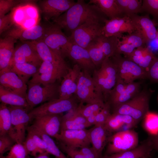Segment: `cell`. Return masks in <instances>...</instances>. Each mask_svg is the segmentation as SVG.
Segmentation results:
<instances>
[{
    "label": "cell",
    "mask_w": 158,
    "mask_h": 158,
    "mask_svg": "<svg viewBox=\"0 0 158 158\" xmlns=\"http://www.w3.org/2000/svg\"><path fill=\"white\" fill-rule=\"evenodd\" d=\"M26 1L16 0H0V17L7 14L11 10Z\"/></svg>",
    "instance_id": "7bdbcfd3"
},
{
    "label": "cell",
    "mask_w": 158,
    "mask_h": 158,
    "mask_svg": "<svg viewBox=\"0 0 158 158\" xmlns=\"http://www.w3.org/2000/svg\"><path fill=\"white\" fill-rule=\"evenodd\" d=\"M82 70L80 67L75 64L70 68L67 74L62 78L59 89V97L61 99H68L75 93L78 79Z\"/></svg>",
    "instance_id": "44dd1931"
},
{
    "label": "cell",
    "mask_w": 158,
    "mask_h": 158,
    "mask_svg": "<svg viewBox=\"0 0 158 158\" xmlns=\"http://www.w3.org/2000/svg\"><path fill=\"white\" fill-rule=\"evenodd\" d=\"M105 19L97 18L89 20L71 33L69 37L71 42L86 49L93 41L102 35V29Z\"/></svg>",
    "instance_id": "3957f363"
},
{
    "label": "cell",
    "mask_w": 158,
    "mask_h": 158,
    "mask_svg": "<svg viewBox=\"0 0 158 158\" xmlns=\"http://www.w3.org/2000/svg\"><path fill=\"white\" fill-rule=\"evenodd\" d=\"M140 83L132 82L127 84L126 87L120 95L113 102L109 103L113 109L126 102L139 92Z\"/></svg>",
    "instance_id": "d590c367"
},
{
    "label": "cell",
    "mask_w": 158,
    "mask_h": 158,
    "mask_svg": "<svg viewBox=\"0 0 158 158\" xmlns=\"http://www.w3.org/2000/svg\"><path fill=\"white\" fill-rule=\"evenodd\" d=\"M32 2L26 1L12 10V20L15 27L25 29L38 24V11Z\"/></svg>",
    "instance_id": "52a82bcc"
},
{
    "label": "cell",
    "mask_w": 158,
    "mask_h": 158,
    "mask_svg": "<svg viewBox=\"0 0 158 158\" xmlns=\"http://www.w3.org/2000/svg\"><path fill=\"white\" fill-rule=\"evenodd\" d=\"M111 58L116 66L118 76L126 84L147 77L145 69L127 58L122 57L120 54H116Z\"/></svg>",
    "instance_id": "ba28073f"
},
{
    "label": "cell",
    "mask_w": 158,
    "mask_h": 158,
    "mask_svg": "<svg viewBox=\"0 0 158 158\" xmlns=\"http://www.w3.org/2000/svg\"><path fill=\"white\" fill-rule=\"evenodd\" d=\"M47 153L45 152L43 154H40L38 156L34 158H51L47 155ZM26 158H30L26 157Z\"/></svg>",
    "instance_id": "db71d44e"
},
{
    "label": "cell",
    "mask_w": 158,
    "mask_h": 158,
    "mask_svg": "<svg viewBox=\"0 0 158 158\" xmlns=\"http://www.w3.org/2000/svg\"><path fill=\"white\" fill-rule=\"evenodd\" d=\"M27 130L31 135L37 147L42 150L46 152L47 149L46 144L39 135L30 126L28 127Z\"/></svg>",
    "instance_id": "7dc6e473"
},
{
    "label": "cell",
    "mask_w": 158,
    "mask_h": 158,
    "mask_svg": "<svg viewBox=\"0 0 158 158\" xmlns=\"http://www.w3.org/2000/svg\"><path fill=\"white\" fill-rule=\"evenodd\" d=\"M145 43L142 36L136 30L131 34L122 35L118 40L115 55L123 54L126 56L135 49L143 47Z\"/></svg>",
    "instance_id": "603a6c76"
},
{
    "label": "cell",
    "mask_w": 158,
    "mask_h": 158,
    "mask_svg": "<svg viewBox=\"0 0 158 158\" xmlns=\"http://www.w3.org/2000/svg\"><path fill=\"white\" fill-rule=\"evenodd\" d=\"M57 140L70 147L77 149L89 147L91 144L89 130H60Z\"/></svg>",
    "instance_id": "5bb4252c"
},
{
    "label": "cell",
    "mask_w": 158,
    "mask_h": 158,
    "mask_svg": "<svg viewBox=\"0 0 158 158\" xmlns=\"http://www.w3.org/2000/svg\"><path fill=\"white\" fill-rule=\"evenodd\" d=\"M16 40L6 35L0 40V70L9 66L15 50Z\"/></svg>",
    "instance_id": "83f0119b"
},
{
    "label": "cell",
    "mask_w": 158,
    "mask_h": 158,
    "mask_svg": "<svg viewBox=\"0 0 158 158\" xmlns=\"http://www.w3.org/2000/svg\"><path fill=\"white\" fill-rule=\"evenodd\" d=\"M89 131L92 147L100 157L107 141L109 132L104 126H94Z\"/></svg>",
    "instance_id": "f1b7e54d"
},
{
    "label": "cell",
    "mask_w": 158,
    "mask_h": 158,
    "mask_svg": "<svg viewBox=\"0 0 158 158\" xmlns=\"http://www.w3.org/2000/svg\"><path fill=\"white\" fill-rule=\"evenodd\" d=\"M48 26L37 24L28 29H22L14 27L10 30L6 35L12 36L21 41H31L40 40L45 33Z\"/></svg>",
    "instance_id": "cb8c5ba5"
},
{
    "label": "cell",
    "mask_w": 158,
    "mask_h": 158,
    "mask_svg": "<svg viewBox=\"0 0 158 158\" xmlns=\"http://www.w3.org/2000/svg\"><path fill=\"white\" fill-rule=\"evenodd\" d=\"M158 31V30H157ZM157 42H158V37H157Z\"/></svg>",
    "instance_id": "9f6ffc18"
},
{
    "label": "cell",
    "mask_w": 158,
    "mask_h": 158,
    "mask_svg": "<svg viewBox=\"0 0 158 158\" xmlns=\"http://www.w3.org/2000/svg\"><path fill=\"white\" fill-rule=\"evenodd\" d=\"M9 135L16 143L10 111L7 105L1 103L0 105V135Z\"/></svg>",
    "instance_id": "4dcf8cb0"
},
{
    "label": "cell",
    "mask_w": 158,
    "mask_h": 158,
    "mask_svg": "<svg viewBox=\"0 0 158 158\" xmlns=\"http://www.w3.org/2000/svg\"><path fill=\"white\" fill-rule=\"evenodd\" d=\"M108 140L107 152L110 155L130 150L138 145V134L131 129L118 131Z\"/></svg>",
    "instance_id": "9c48e42d"
},
{
    "label": "cell",
    "mask_w": 158,
    "mask_h": 158,
    "mask_svg": "<svg viewBox=\"0 0 158 158\" xmlns=\"http://www.w3.org/2000/svg\"><path fill=\"white\" fill-rule=\"evenodd\" d=\"M16 142L8 135H0V155L2 157L5 152L11 149Z\"/></svg>",
    "instance_id": "bcb514c9"
},
{
    "label": "cell",
    "mask_w": 158,
    "mask_h": 158,
    "mask_svg": "<svg viewBox=\"0 0 158 158\" xmlns=\"http://www.w3.org/2000/svg\"><path fill=\"white\" fill-rule=\"evenodd\" d=\"M150 157V154L148 155L145 156L141 158H149Z\"/></svg>",
    "instance_id": "11a10c76"
},
{
    "label": "cell",
    "mask_w": 158,
    "mask_h": 158,
    "mask_svg": "<svg viewBox=\"0 0 158 158\" xmlns=\"http://www.w3.org/2000/svg\"><path fill=\"white\" fill-rule=\"evenodd\" d=\"M80 150L86 158H100V156L92 147H83Z\"/></svg>",
    "instance_id": "816d5d0a"
},
{
    "label": "cell",
    "mask_w": 158,
    "mask_h": 158,
    "mask_svg": "<svg viewBox=\"0 0 158 158\" xmlns=\"http://www.w3.org/2000/svg\"><path fill=\"white\" fill-rule=\"evenodd\" d=\"M74 95L81 104L91 103L102 100L104 101L103 97L95 92L91 73L85 70H82L80 73L77 89Z\"/></svg>",
    "instance_id": "30bf717a"
},
{
    "label": "cell",
    "mask_w": 158,
    "mask_h": 158,
    "mask_svg": "<svg viewBox=\"0 0 158 158\" xmlns=\"http://www.w3.org/2000/svg\"><path fill=\"white\" fill-rule=\"evenodd\" d=\"M0 100L6 105L24 108L29 111L30 107L26 98L18 95L8 91L0 85Z\"/></svg>",
    "instance_id": "d6a6232c"
},
{
    "label": "cell",
    "mask_w": 158,
    "mask_h": 158,
    "mask_svg": "<svg viewBox=\"0 0 158 158\" xmlns=\"http://www.w3.org/2000/svg\"><path fill=\"white\" fill-rule=\"evenodd\" d=\"M148 139L152 149L158 150V134L151 135Z\"/></svg>",
    "instance_id": "f5cc1de1"
},
{
    "label": "cell",
    "mask_w": 158,
    "mask_h": 158,
    "mask_svg": "<svg viewBox=\"0 0 158 158\" xmlns=\"http://www.w3.org/2000/svg\"><path fill=\"white\" fill-rule=\"evenodd\" d=\"M96 92L106 101L110 91L115 85L118 76L116 65L110 58H106L98 68L92 73Z\"/></svg>",
    "instance_id": "7a4b0ae2"
},
{
    "label": "cell",
    "mask_w": 158,
    "mask_h": 158,
    "mask_svg": "<svg viewBox=\"0 0 158 158\" xmlns=\"http://www.w3.org/2000/svg\"><path fill=\"white\" fill-rule=\"evenodd\" d=\"M77 64L82 70L91 73L96 68L92 60L87 49L71 42L63 55Z\"/></svg>",
    "instance_id": "2e32d148"
},
{
    "label": "cell",
    "mask_w": 158,
    "mask_h": 158,
    "mask_svg": "<svg viewBox=\"0 0 158 158\" xmlns=\"http://www.w3.org/2000/svg\"><path fill=\"white\" fill-rule=\"evenodd\" d=\"M61 115H49L37 117L31 126L57 139L61 130Z\"/></svg>",
    "instance_id": "ac0fdd59"
},
{
    "label": "cell",
    "mask_w": 158,
    "mask_h": 158,
    "mask_svg": "<svg viewBox=\"0 0 158 158\" xmlns=\"http://www.w3.org/2000/svg\"><path fill=\"white\" fill-rule=\"evenodd\" d=\"M96 40L90 43L86 49L92 60L97 68L100 67L106 57L101 47Z\"/></svg>",
    "instance_id": "f35d334b"
},
{
    "label": "cell",
    "mask_w": 158,
    "mask_h": 158,
    "mask_svg": "<svg viewBox=\"0 0 158 158\" xmlns=\"http://www.w3.org/2000/svg\"><path fill=\"white\" fill-rule=\"evenodd\" d=\"M40 40L63 58L64 53L71 43L69 37H67L60 27L55 23L48 25L45 33Z\"/></svg>",
    "instance_id": "8fae6325"
},
{
    "label": "cell",
    "mask_w": 158,
    "mask_h": 158,
    "mask_svg": "<svg viewBox=\"0 0 158 158\" xmlns=\"http://www.w3.org/2000/svg\"><path fill=\"white\" fill-rule=\"evenodd\" d=\"M102 13L96 5L78 0L75 3L58 17L54 23L61 29L71 32L90 20L103 18Z\"/></svg>",
    "instance_id": "6da1fadb"
},
{
    "label": "cell",
    "mask_w": 158,
    "mask_h": 158,
    "mask_svg": "<svg viewBox=\"0 0 158 158\" xmlns=\"http://www.w3.org/2000/svg\"><path fill=\"white\" fill-rule=\"evenodd\" d=\"M60 145L63 151L71 158H86L80 150L69 147L61 143Z\"/></svg>",
    "instance_id": "681fc988"
},
{
    "label": "cell",
    "mask_w": 158,
    "mask_h": 158,
    "mask_svg": "<svg viewBox=\"0 0 158 158\" xmlns=\"http://www.w3.org/2000/svg\"><path fill=\"white\" fill-rule=\"evenodd\" d=\"M27 84L28 89L26 99L30 110L40 104L59 98L60 85L56 82L42 86L29 82Z\"/></svg>",
    "instance_id": "277c9868"
},
{
    "label": "cell",
    "mask_w": 158,
    "mask_h": 158,
    "mask_svg": "<svg viewBox=\"0 0 158 158\" xmlns=\"http://www.w3.org/2000/svg\"><path fill=\"white\" fill-rule=\"evenodd\" d=\"M111 107L109 103L107 102H105L104 106L96 116L94 126H104L107 119L111 114Z\"/></svg>",
    "instance_id": "b9f144b4"
},
{
    "label": "cell",
    "mask_w": 158,
    "mask_h": 158,
    "mask_svg": "<svg viewBox=\"0 0 158 158\" xmlns=\"http://www.w3.org/2000/svg\"><path fill=\"white\" fill-rule=\"evenodd\" d=\"M104 22L102 35L106 37L116 36L120 37L123 33L130 34L136 31L131 19L126 15L111 19H105Z\"/></svg>",
    "instance_id": "7c38bea8"
},
{
    "label": "cell",
    "mask_w": 158,
    "mask_h": 158,
    "mask_svg": "<svg viewBox=\"0 0 158 158\" xmlns=\"http://www.w3.org/2000/svg\"><path fill=\"white\" fill-rule=\"evenodd\" d=\"M76 108L62 116L60 130L83 129L90 126L86 118L77 111Z\"/></svg>",
    "instance_id": "d4e9b609"
},
{
    "label": "cell",
    "mask_w": 158,
    "mask_h": 158,
    "mask_svg": "<svg viewBox=\"0 0 158 158\" xmlns=\"http://www.w3.org/2000/svg\"><path fill=\"white\" fill-rule=\"evenodd\" d=\"M9 66L12 71L27 84L29 80V78L36 73L38 69L37 67L28 63L11 62Z\"/></svg>",
    "instance_id": "836d02e7"
},
{
    "label": "cell",
    "mask_w": 158,
    "mask_h": 158,
    "mask_svg": "<svg viewBox=\"0 0 158 158\" xmlns=\"http://www.w3.org/2000/svg\"><path fill=\"white\" fill-rule=\"evenodd\" d=\"M23 42L22 44L15 48L10 63H28L37 67L40 66L43 61L37 52L28 41Z\"/></svg>",
    "instance_id": "d6986e66"
},
{
    "label": "cell",
    "mask_w": 158,
    "mask_h": 158,
    "mask_svg": "<svg viewBox=\"0 0 158 158\" xmlns=\"http://www.w3.org/2000/svg\"><path fill=\"white\" fill-rule=\"evenodd\" d=\"M0 85L26 98L28 86L9 66L0 70Z\"/></svg>",
    "instance_id": "9a60e30c"
},
{
    "label": "cell",
    "mask_w": 158,
    "mask_h": 158,
    "mask_svg": "<svg viewBox=\"0 0 158 158\" xmlns=\"http://www.w3.org/2000/svg\"><path fill=\"white\" fill-rule=\"evenodd\" d=\"M75 3L73 0H44L39 1L41 12L47 21L56 19Z\"/></svg>",
    "instance_id": "e0dca14e"
},
{
    "label": "cell",
    "mask_w": 158,
    "mask_h": 158,
    "mask_svg": "<svg viewBox=\"0 0 158 158\" xmlns=\"http://www.w3.org/2000/svg\"><path fill=\"white\" fill-rule=\"evenodd\" d=\"M89 3L97 6L109 19L121 17L123 14L116 0H90Z\"/></svg>",
    "instance_id": "1f68e13d"
},
{
    "label": "cell",
    "mask_w": 158,
    "mask_h": 158,
    "mask_svg": "<svg viewBox=\"0 0 158 158\" xmlns=\"http://www.w3.org/2000/svg\"><path fill=\"white\" fill-rule=\"evenodd\" d=\"M23 144L27 155L30 154L36 157L38 153L40 154L46 152L42 150L37 147L31 135L28 132L27 135Z\"/></svg>",
    "instance_id": "60d3db41"
},
{
    "label": "cell",
    "mask_w": 158,
    "mask_h": 158,
    "mask_svg": "<svg viewBox=\"0 0 158 158\" xmlns=\"http://www.w3.org/2000/svg\"><path fill=\"white\" fill-rule=\"evenodd\" d=\"M120 38L118 36L106 37L102 35L96 40L101 47L106 58H110L116 54Z\"/></svg>",
    "instance_id": "e575fe53"
},
{
    "label": "cell",
    "mask_w": 158,
    "mask_h": 158,
    "mask_svg": "<svg viewBox=\"0 0 158 158\" xmlns=\"http://www.w3.org/2000/svg\"><path fill=\"white\" fill-rule=\"evenodd\" d=\"M66 158H67V157H66Z\"/></svg>",
    "instance_id": "6f0895ef"
},
{
    "label": "cell",
    "mask_w": 158,
    "mask_h": 158,
    "mask_svg": "<svg viewBox=\"0 0 158 158\" xmlns=\"http://www.w3.org/2000/svg\"><path fill=\"white\" fill-rule=\"evenodd\" d=\"M141 9L158 18V0H142Z\"/></svg>",
    "instance_id": "f6af8a7d"
},
{
    "label": "cell",
    "mask_w": 158,
    "mask_h": 158,
    "mask_svg": "<svg viewBox=\"0 0 158 158\" xmlns=\"http://www.w3.org/2000/svg\"><path fill=\"white\" fill-rule=\"evenodd\" d=\"M137 123L129 115L112 113L107 119L104 126L108 131L112 132L119 130L124 126L130 128L135 126Z\"/></svg>",
    "instance_id": "4316f807"
},
{
    "label": "cell",
    "mask_w": 158,
    "mask_h": 158,
    "mask_svg": "<svg viewBox=\"0 0 158 158\" xmlns=\"http://www.w3.org/2000/svg\"><path fill=\"white\" fill-rule=\"evenodd\" d=\"M153 149L147 139L134 149L107 156L103 158H141L150 154Z\"/></svg>",
    "instance_id": "f546056e"
},
{
    "label": "cell",
    "mask_w": 158,
    "mask_h": 158,
    "mask_svg": "<svg viewBox=\"0 0 158 158\" xmlns=\"http://www.w3.org/2000/svg\"><path fill=\"white\" fill-rule=\"evenodd\" d=\"M30 126L37 132L45 142L47 147L46 153L54 155L56 158H66V157L60 150L51 137L31 126Z\"/></svg>",
    "instance_id": "74e56055"
},
{
    "label": "cell",
    "mask_w": 158,
    "mask_h": 158,
    "mask_svg": "<svg viewBox=\"0 0 158 158\" xmlns=\"http://www.w3.org/2000/svg\"><path fill=\"white\" fill-rule=\"evenodd\" d=\"M105 102L103 100L86 104H79L76 108L77 111L86 118L90 116L98 113L103 108Z\"/></svg>",
    "instance_id": "ab89813d"
},
{
    "label": "cell",
    "mask_w": 158,
    "mask_h": 158,
    "mask_svg": "<svg viewBox=\"0 0 158 158\" xmlns=\"http://www.w3.org/2000/svg\"><path fill=\"white\" fill-rule=\"evenodd\" d=\"M78 101L73 95L68 99H58L48 102L34 108L29 112L31 121L40 116L49 115H61L76 108Z\"/></svg>",
    "instance_id": "8992f818"
},
{
    "label": "cell",
    "mask_w": 158,
    "mask_h": 158,
    "mask_svg": "<svg viewBox=\"0 0 158 158\" xmlns=\"http://www.w3.org/2000/svg\"><path fill=\"white\" fill-rule=\"evenodd\" d=\"M27 155L23 144L16 143L9 150L7 155L3 158H26Z\"/></svg>",
    "instance_id": "ee69618b"
},
{
    "label": "cell",
    "mask_w": 158,
    "mask_h": 158,
    "mask_svg": "<svg viewBox=\"0 0 158 158\" xmlns=\"http://www.w3.org/2000/svg\"><path fill=\"white\" fill-rule=\"evenodd\" d=\"M42 61L50 62L59 67L69 70L70 68L63 57L41 40L29 41Z\"/></svg>",
    "instance_id": "ffe728a7"
},
{
    "label": "cell",
    "mask_w": 158,
    "mask_h": 158,
    "mask_svg": "<svg viewBox=\"0 0 158 158\" xmlns=\"http://www.w3.org/2000/svg\"><path fill=\"white\" fill-rule=\"evenodd\" d=\"M136 29L145 40L146 43L157 39L158 32L154 22L148 15L140 16L137 14L129 16Z\"/></svg>",
    "instance_id": "7402d4cb"
},
{
    "label": "cell",
    "mask_w": 158,
    "mask_h": 158,
    "mask_svg": "<svg viewBox=\"0 0 158 158\" xmlns=\"http://www.w3.org/2000/svg\"><path fill=\"white\" fill-rule=\"evenodd\" d=\"M13 25L11 13L0 17V34L9 30Z\"/></svg>",
    "instance_id": "c3c4849f"
},
{
    "label": "cell",
    "mask_w": 158,
    "mask_h": 158,
    "mask_svg": "<svg viewBox=\"0 0 158 158\" xmlns=\"http://www.w3.org/2000/svg\"><path fill=\"white\" fill-rule=\"evenodd\" d=\"M123 13L128 16L142 12V0H116Z\"/></svg>",
    "instance_id": "8d00e7d4"
},
{
    "label": "cell",
    "mask_w": 158,
    "mask_h": 158,
    "mask_svg": "<svg viewBox=\"0 0 158 158\" xmlns=\"http://www.w3.org/2000/svg\"><path fill=\"white\" fill-rule=\"evenodd\" d=\"M126 57L147 70L156 58L149 47H140Z\"/></svg>",
    "instance_id": "484cf974"
},
{
    "label": "cell",
    "mask_w": 158,
    "mask_h": 158,
    "mask_svg": "<svg viewBox=\"0 0 158 158\" xmlns=\"http://www.w3.org/2000/svg\"><path fill=\"white\" fill-rule=\"evenodd\" d=\"M149 97L145 91L139 92L126 102L113 109V113L128 115L138 123L149 111Z\"/></svg>",
    "instance_id": "5b68a950"
},
{
    "label": "cell",
    "mask_w": 158,
    "mask_h": 158,
    "mask_svg": "<svg viewBox=\"0 0 158 158\" xmlns=\"http://www.w3.org/2000/svg\"><path fill=\"white\" fill-rule=\"evenodd\" d=\"M147 76L153 81L158 83V58L156 57L148 68Z\"/></svg>",
    "instance_id": "f907efd6"
},
{
    "label": "cell",
    "mask_w": 158,
    "mask_h": 158,
    "mask_svg": "<svg viewBox=\"0 0 158 158\" xmlns=\"http://www.w3.org/2000/svg\"><path fill=\"white\" fill-rule=\"evenodd\" d=\"M11 114L12 125L15 131L16 143H23L29 123L31 121L29 111L20 107L8 105Z\"/></svg>",
    "instance_id": "4fadbf2b"
}]
</instances>
